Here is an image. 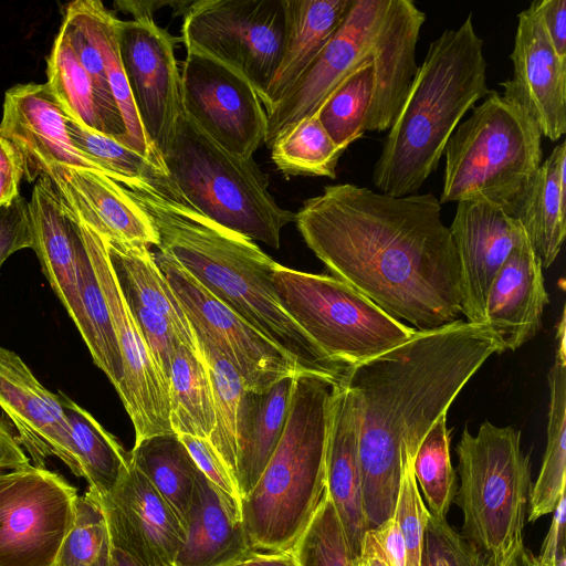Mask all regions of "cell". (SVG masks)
Instances as JSON below:
<instances>
[{
    "instance_id": "cell-1",
    "label": "cell",
    "mask_w": 566,
    "mask_h": 566,
    "mask_svg": "<svg viewBox=\"0 0 566 566\" xmlns=\"http://www.w3.org/2000/svg\"><path fill=\"white\" fill-rule=\"evenodd\" d=\"M442 205L431 192L395 197L326 186L294 213L307 247L343 282L416 331L460 319V272Z\"/></svg>"
},
{
    "instance_id": "cell-2",
    "label": "cell",
    "mask_w": 566,
    "mask_h": 566,
    "mask_svg": "<svg viewBox=\"0 0 566 566\" xmlns=\"http://www.w3.org/2000/svg\"><path fill=\"white\" fill-rule=\"evenodd\" d=\"M505 350L485 324L458 319L344 373L358 421L367 531L394 516L401 475L436 421L493 354Z\"/></svg>"
},
{
    "instance_id": "cell-3",
    "label": "cell",
    "mask_w": 566,
    "mask_h": 566,
    "mask_svg": "<svg viewBox=\"0 0 566 566\" xmlns=\"http://www.w3.org/2000/svg\"><path fill=\"white\" fill-rule=\"evenodd\" d=\"M127 190L151 220L160 252L172 258L214 297L291 356L303 371L333 382L342 381L344 374L323 358L282 306L272 281L276 262L254 241L217 224L185 203L158 195L148 186Z\"/></svg>"
},
{
    "instance_id": "cell-4",
    "label": "cell",
    "mask_w": 566,
    "mask_h": 566,
    "mask_svg": "<svg viewBox=\"0 0 566 566\" xmlns=\"http://www.w3.org/2000/svg\"><path fill=\"white\" fill-rule=\"evenodd\" d=\"M486 69L471 13L430 43L375 164L371 181L379 192L417 193L462 117L489 93Z\"/></svg>"
},
{
    "instance_id": "cell-5",
    "label": "cell",
    "mask_w": 566,
    "mask_h": 566,
    "mask_svg": "<svg viewBox=\"0 0 566 566\" xmlns=\"http://www.w3.org/2000/svg\"><path fill=\"white\" fill-rule=\"evenodd\" d=\"M336 384L312 373L294 379L279 444L253 489L241 499L242 522L254 552L291 551L322 501Z\"/></svg>"
},
{
    "instance_id": "cell-6",
    "label": "cell",
    "mask_w": 566,
    "mask_h": 566,
    "mask_svg": "<svg viewBox=\"0 0 566 566\" xmlns=\"http://www.w3.org/2000/svg\"><path fill=\"white\" fill-rule=\"evenodd\" d=\"M542 137L517 102L489 91L446 145L441 205L486 201L516 218L543 163Z\"/></svg>"
},
{
    "instance_id": "cell-7",
    "label": "cell",
    "mask_w": 566,
    "mask_h": 566,
    "mask_svg": "<svg viewBox=\"0 0 566 566\" xmlns=\"http://www.w3.org/2000/svg\"><path fill=\"white\" fill-rule=\"evenodd\" d=\"M161 158L185 205L252 241L280 248L294 213L276 203L253 157L229 153L182 112Z\"/></svg>"
},
{
    "instance_id": "cell-8",
    "label": "cell",
    "mask_w": 566,
    "mask_h": 566,
    "mask_svg": "<svg viewBox=\"0 0 566 566\" xmlns=\"http://www.w3.org/2000/svg\"><path fill=\"white\" fill-rule=\"evenodd\" d=\"M455 452L460 486L453 501L463 514L461 534L496 558L523 541L532 481L521 431L485 420L475 436L463 430Z\"/></svg>"
},
{
    "instance_id": "cell-9",
    "label": "cell",
    "mask_w": 566,
    "mask_h": 566,
    "mask_svg": "<svg viewBox=\"0 0 566 566\" xmlns=\"http://www.w3.org/2000/svg\"><path fill=\"white\" fill-rule=\"evenodd\" d=\"M272 281L284 310L342 374L417 333L337 277L276 263Z\"/></svg>"
},
{
    "instance_id": "cell-10",
    "label": "cell",
    "mask_w": 566,
    "mask_h": 566,
    "mask_svg": "<svg viewBox=\"0 0 566 566\" xmlns=\"http://www.w3.org/2000/svg\"><path fill=\"white\" fill-rule=\"evenodd\" d=\"M284 34V0H199L182 23L187 51L238 71L260 99L280 63Z\"/></svg>"
},
{
    "instance_id": "cell-11",
    "label": "cell",
    "mask_w": 566,
    "mask_h": 566,
    "mask_svg": "<svg viewBox=\"0 0 566 566\" xmlns=\"http://www.w3.org/2000/svg\"><path fill=\"white\" fill-rule=\"evenodd\" d=\"M77 490L45 468L0 474V566H53L74 518Z\"/></svg>"
},
{
    "instance_id": "cell-12",
    "label": "cell",
    "mask_w": 566,
    "mask_h": 566,
    "mask_svg": "<svg viewBox=\"0 0 566 566\" xmlns=\"http://www.w3.org/2000/svg\"><path fill=\"white\" fill-rule=\"evenodd\" d=\"M114 4L134 17L119 23L120 59L144 130L161 156L184 112L174 41L154 21L151 2Z\"/></svg>"
},
{
    "instance_id": "cell-13",
    "label": "cell",
    "mask_w": 566,
    "mask_h": 566,
    "mask_svg": "<svg viewBox=\"0 0 566 566\" xmlns=\"http://www.w3.org/2000/svg\"><path fill=\"white\" fill-rule=\"evenodd\" d=\"M181 96L186 115L229 153L252 158L264 143L265 109L252 84L232 67L187 51Z\"/></svg>"
},
{
    "instance_id": "cell-14",
    "label": "cell",
    "mask_w": 566,
    "mask_h": 566,
    "mask_svg": "<svg viewBox=\"0 0 566 566\" xmlns=\"http://www.w3.org/2000/svg\"><path fill=\"white\" fill-rule=\"evenodd\" d=\"M191 326L199 327L234 366L247 390L262 391L303 371L297 363L207 291L169 255L154 253Z\"/></svg>"
},
{
    "instance_id": "cell-15",
    "label": "cell",
    "mask_w": 566,
    "mask_h": 566,
    "mask_svg": "<svg viewBox=\"0 0 566 566\" xmlns=\"http://www.w3.org/2000/svg\"><path fill=\"white\" fill-rule=\"evenodd\" d=\"M78 222L117 338L124 368L117 394L134 426L135 443L153 436L171 433L168 381L157 368L127 307L104 239L82 221Z\"/></svg>"
},
{
    "instance_id": "cell-16",
    "label": "cell",
    "mask_w": 566,
    "mask_h": 566,
    "mask_svg": "<svg viewBox=\"0 0 566 566\" xmlns=\"http://www.w3.org/2000/svg\"><path fill=\"white\" fill-rule=\"evenodd\" d=\"M387 0H353L338 29L291 90L265 109V145L315 115L332 91L371 57L375 34Z\"/></svg>"
},
{
    "instance_id": "cell-17",
    "label": "cell",
    "mask_w": 566,
    "mask_h": 566,
    "mask_svg": "<svg viewBox=\"0 0 566 566\" xmlns=\"http://www.w3.org/2000/svg\"><path fill=\"white\" fill-rule=\"evenodd\" d=\"M449 230L459 261L462 314L482 324L494 276L527 235L515 217L479 200L459 201Z\"/></svg>"
},
{
    "instance_id": "cell-18",
    "label": "cell",
    "mask_w": 566,
    "mask_h": 566,
    "mask_svg": "<svg viewBox=\"0 0 566 566\" xmlns=\"http://www.w3.org/2000/svg\"><path fill=\"white\" fill-rule=\"evenodd\" d=\"M95 497L105 514L114 546L144 566H172L185 539V528L132 461L115 488Z\"/></svg>"
},
{
    "instance_id": "cell-19",
    "label": "cell",
    "mask_w": 566,
    "mask_h": 566,
    "mask_svg": "<svg viewBox=\"0 0 566 566\" xmlns=\"http://www.w3.org/2000/svg\"><path fill=\"white\" fill-rule=\"evenodd\" d=\"M513 76L500 83L503 96L517 102L542 136L557 142L566 133V60L556 53L535 1L517 15Z\"/></svg>"
},
{
    "instance_id": "cell-20",
    "label": "cell",
    "mask_w": 566,
    "mask_h": 566,
    "mask_svg": "<svg viewBox=\"0 0 566 566\" xmlns=\"http://www.w3.org/2000/svg\"><path fill=\"white\" fill-rule=\"evenodd\" d=\"M66 117L48 83L18 84L6 92L0 129L20 153L28 181L55 165L103 174L73 145Z\"/></svg>"
},
{
    "instance_id": "cell-21",
    "label": "cell",
    "mask_w": 566,
    "mask_h": 566,
    "mask_svg": "<svg viewBox=\"0 0 566 566\" xmlns=\"http://www.w3.org/2000/svg\"><path fill=\"white\" fill-rule=\"evenodd\" d=\"M0 408L18 432L17 440L45 468L56 457L80 478L70 424L57 394L48 390L22 358L0 345Z\"/></svg>"
},
{
    "instance_id": "cell-22",
    "label": "cell",
    "mask_w": 566,
    "mask_h": 566,
    "mask_svg": "<svg viewBox=\"0 0 566 566\" xmlns=\"http://www.w3.org/2000/svg\"><path fill=\"white\" fill-rule=\"evenodd\" d=\"M36 253L46 276L71 319L88 346L90 327L81 301L77 245L81 241L80 222L73 210L56 191L48 175L35 180L29 201Z\"/></svg>"
},
{
    "instance_id": "cell-23",
    "label": "cell",
    "mask_w": 566,
    "mask_h": 566,
    "mask_svg": "<svg viewBox=\"0 0 566 566\" xmlns=\"http://www.w3.org/2000/svg\"><path fill=\"white\" fill-rule=\"evenodd\" d=\"M426 13L411 0H387L373 43L374 93L366 132L387 130L418 71L416 48Z\"/></svg>"
},
{
    "instance_id": "cell-24",
    "label": "cell",
    "mask_w": 566,
    "mask_h": 566,
    "mask_svg": "<svg viewBox=\"0 0 566 566\" xmlns=\"http://www.w3.org/2000/svg\"><path fill=\"white\" fill-rule=\"evenodd\" d=\"M48 176L77 219L103 239L158 247L151 220L123 185L101 172L60 165Z\"/></svg>"
},
{
    "instance_id": "cell-25",
    "label": "cell",
    "mask_w": 566,
    "mask_h": 566,
    "mask_svg": "<svg viewBox=\"0 0 566 566\" xmlns=\"http://www.w3.org/2000/svg\"><path fill=\"white\" fill-rule=\"evenodd\" d=\"M548 302L542 262L526 238L512 250L491 283L484 323L505 350H516L537 334Z\"/></svg>"
},
{
    "instance_id": "cell-26",
    "label": "cell",
    "mask_w": 566,
    "mask_h": 566,
    "mask_svg": "<svg viewBox=\"0 0 566 566\" xmlns=\"http://www.w3.org/2000/svg\"><path fill=\"white\" fill-rule=\"evenodd\" d=\"M252 552L241 504L199 471L185 539L172 566H234Z\"/></svg>"
},
{
    "instance_id": "cell-27",
    "label": "cell",
    "mask_w": 566,
    "mask_h": 566,
    "mask_svg": "<svg viewBox=\"0 0 566 566\" xmlns=\"http://www.w3.org/2000/svg\"><path fill=\"white\" fill-rule=\"evenodd\" d=\"M326 491L337 511L356 558L367 532L358 458V421L352 391L342 381L333 387L326 452Z\"/></svg>"
},
{
    "instance_id": "cell-28",
    "label": "cell",
    "mask_w": 566,
    "mask_h": 566,
    "mask_svg": "<svg viewBox=\"0 0 566 566\" xmlns=\"http://www.w3.org/2000/svg\"><path fill=\"white\" fill-rule=\"evenodd\" d=\"M353 0H284L285 34L277 69L261 103L264 109L291 90L340 25Z\"/></svg>"
},
{
    "instance_id": "cell-29",
    "label": "cell",
    "mask_w": 566,
    "mask_h": 566,
    "mask_svg": "<svg viewBox=\"0 0 566 566\" xmlns=\"http://www.w3.org/2000/svg\"><path fill=\"white\" fill-rule=\"evenodd\" d=\"M295 377L281 378L262 391H243L237 431V484L241 499L253 489L279 444Z\"/></svg>"
},
{
    "instance_id": "cell-30",
    "label": "cell",
    "mask_w": 566,
    "mask_h": 566,
    "mask_svg": "<svg viewBox=\"0 0 566 566\" xmlns=\"http://www.w3.org/2000/svg\"><path fill=\"white\" fill-rule=\"evenodd\" d=\"M104 242L124 300L136 302L164 317L181 344L199 352L191 325L149 247L105 239Z\"/></svg>"
},
{
    "instance_id": "cell-31",
    "label": "cell",
    "mask_w": 566,
    "mask_h": 566,
    "mask_svg": "<svg viewBox=\"0 0 566 566\" xmlns=\"http://www.w3.org/2000/svg\"><path fill=\"white\" fill-rule=\"evenodd\" d=\"M516 219L542 262L548 268L566 235V143L554 147L541 164Z\"/></svg>"
},
{
    "instance_id": "cell-32",
    "label": "cell",
    "mask_w": 566,
    "mask_h": 566,
    "mask_svg": "<svg viewBox=\"0 0 566 566\" xmlns=\"http://www.w3.org/2000/svg\"><path fill=\"white\" fill-rule=\"evenodd\" d=\"M566 319L565 308L556 331L555 359L548 373L547 442L537 480L528 496V522L553 513L566 485Z\"/></svg>"
},
{
    "instance_id": "cell-33",
    "label": "cell",
    "mask_w": 566,
    "mask_h": 566,
    "mask_svg": "<svg viewBox=\"0 0 566 566\" xmlns=\"http://www.w3.org/2000/svg\"><path fill=\"white\" fill-rule=\"evenodd\" d=\"M129 455L185 528L199 469L179 436L171 432L143 439Z\"/></svg>"
},
{
    "instance_id": "cell-34",
    "label": "cell",
    "mask_w": 566,
    "mask_h": 566,
    "mask_svg": "<svg viewBox=\"0 0 566 566\" xmlns=\"http://www.w3.org/2000/svg\"><path fill=\"white\" fill-rule=\"evenodd\" d=\"M57 395L70 424L80 478L86 480L88 491L105 495L127 470L129 452L87 410L64 392Z\"/></svg>"
},
{
    "instance_id": "cell-35",
    "label": "cell",
    "mask_w": 566,
    "mask_h": 566,
    "mask_svg": "<svg viewBox=\"0 0 566 566\" xmlns=\"http://www.w3.org/2000/svg\"><path fill=\"white\" fill-rule=\"evenodd\" d=\"M169 418L175 433L208 439L214 428L210 377L200 352L179 344L168 378Z\"/></svg>"
},
{
    "instance_id": "cell-36",
    "label": "cell",
    "mask_w": 566,
    "mask_h": 566,
    "mask_svg": "<svg viewBox=\"0 0 566 566\" xmlns=\"http://www.w3.org/2000/svg\"><path fill=\"white\" fill-rule=\"evenodd\" d=\"M83 1L94 36L103 56L112 95L125 126V137L122 144L165 168L160 154L150 143L144 130L124 71L118 43L120 20L105 8L101 1Z\"/></svg>"
},
{
    "instance_id": "cell-37",
    "label": "cell",
    "mask_w": 566,
    "mask_h": 566,
    "mask_svg": "<svg viewBox=\"0 0 566 566\" xmlns=\"http://www.w3.org/2000/svg\"><path fill=\"white\" fill-rule=\"evenodd\" d=\"M191 328L205 360L213 395L216 423L208 440L237 482L238 416L244 384L211 337L199 327Z\"/></svg>"
},
{
    "instance_id": "cell-38",
    "label": "cell",
    "mask_w": 566,
    "mask_h": 566,
    "mask_svg": "<svg viewBox=\"0 0 566 566\" xmlns=\"http://www.w3.org/2000/svg\"><path fill=\"white\" fill-rule=\"evenodd\" d=\"M46 62V83L64 112L87 128L111 136L94 84L61 31Z\"/></svg>"
},
{
    "instance_id": "cell-39",
    "label": "cell",
    "mask_w": 566,
    "mask_h": 566,
    "mask_svg": "<svg viewBox=\"0 0 566 566\" xmlns=\"http://www.w3.org/2000/svg\"><path fill=\"white\" fill-rule=\"evenodd\" d=\"M271 158L285 176L336 178L344 153L332 140L317 115L307 117L282 134L270 147Z\"/></svg>"
},
{
    "instance_id": "cell-40",
    "label": "cell",
    "mask_w": 566,
    "mask_h": 566,
    "mask_svg": "<svg viewBox=\"0 0 566 566\" xmlns=\"http://www.w3.org/2000/svg\"><path fill=\"white\" fill-rule=\"evenodd\" d=\"M374 93L373 57L349 73L327 96L316 115L343 151L366 132Z\"/></svg>"
},
{
    "instance_id": "cell-41",
    "label": "cell",
    "mask_w": 566,
    "mask_h": 566,
    "mask_svg": "<svg viewBox=\"0 0 566 566\" xmlns=\"http://www.w3.org/2000/svg\"><path fill=\"white\" fill-rule=\"evenodd\" d=\"M77 271L81 301L90 327L91 340L87 348L95 365L104 371L117 391L124 378L122 356L109 311L82 233L77 245Z\"/></svg>"
},
{
    "instance_id": "cell-42",
    "label": "cell",
    "mask_w": 566,
    "mask_h": 566,
    "mask_svg": "<svg viewBox=\"0 0 566 566\" xmlns=\"http://www.w3.org/2000/svg\"><path fill=\"white\" fill-rule=\"evenodd\" d=\"M413 472L429 513L446 518L457 492L447 415L436 421L421 441L413 461Z\"/></svg>"
},
{
    "instance_id": "cell-43",
    "label": "cell",
    "mask_w": 566,
    "mask_h": 566,
    "mask_svg": "<svg viewBox=\"0 0 566 566\" xmlns=\"http://www.w3.org/2000/svg\"><path fill=\"white\" fill-rule=\"evenodd\" d=\"M112 547L105 514L87 490L75 500L73 523L53 566H111Z\"/></svg>"
},
{
    "instance_id": "cell-44",
    "label": "cell",
    "mask_w": 566,
    "mask_h": 566,
    "mask_svg": "<svg viewBox=\"0 0 566 566\" xmlns=\"http://www.w3.org/2000/svg\"><path fill=\"white\" fill-rule=\"evenodd\" d=\"M291 552L300 566H355V557L327 491Z\"/></svg>"
},
{
    "instance_id": "cell-45",
    "label": "cell",
    "mask_w": 566,
    "mask_h": 566,
    "mask_svg": "<svg viewBox=\"0 0 566 566\" xmlns=\"http://www.w3.org/2000/svg\"><path fill=\"white\" fill-rule=\"evenodd\" d=\"M421 566H492V562L446 518L430 515L424 532Z\"/></svg>"
},
{
    "instance_id": "cell-46",
    "label": "cell",
    "mask_w": 566,
    "mask_h": 566,
    "mask_svg": "<svg viewBox=\"0 0 566 566\" xmlns=\"http://www.w3.org/2000/svg\"><path fill=\"white\" fill-rule=\"evenodd\" d=\"M430 515L416 481L413 462H409L402 471L394 513L406 546V566H421L424 532Z\"/></svg>"
},
{
    "instance_id": "cell-47",
    "label": "cell",
    "mask_w": 566,
    "mask_h": 566,
    "mask_svg": "<svg viewBox=\"0 0 566 566\" xmlns=\"http://www.w3.org/2000/svg\"><path fill=\"white\" fill-rule=\"evenodd\" d=\"M125 302L157 368L168 381L174 354L181 344L178 336L160 315L136 302Z\"/></svg>"
},
{
    "instance_id": "cell-48",
    "label": "cell",
    "mask_w": 566,
    "mask_h": 566,
    "mask_svg": "<svg viewBox=\"0 0 566 566\" xmlns=\"http://www.w3.org/2000/svg\"><path fill=\"white\" fill-rule=\"evenodd\" d=\"M32 247L29 201L19 195L11 201L0 205V272L10 255Z\"/></svg>"
},
{
    "instance_id": "cell-49",
    "label": "cell",
    "mask_w": 566,
    "mask_h": 566,
    "mask_svg": "<svg viewBox=\"0 0 566 566\" xmlns=\"http://www.w3.org/2000/svg\"><path fill=\"white\" fill-rule=\"evenodd\" d=\"M199 471L219 490L241 504L238 484L208 439L180 434Z\"/></svg>"
},
{
    "instance_id": "cell-50",
    "label": "cell",
    "mask_w": 566,
    "mask_h": 566,
    "mask_svg": "<svg viewBox=\"0 0 566 566\" xmlns=\"http://www.w3.org/2000/svg\"><path fill=\"white\" fill-rule=\"evenodd\" d=\"M22 177H24L22 157L0 129V205L19 196Z\"/></svg>"
},
{
    "instance_id": "cell-51",
    "label": "cell",
    "mask_w": 566,
    "mask_h": 566,
    "mask_svg": "<svg viewBox=\"0 0 566 566\" xmlns=\"http://www.w3.org/2000/svg\"><path fill=\"white\" fill-rule=\"evenodd\" d=\"M535 4L556 53L566 60V1L536 0Z\"/></svg>"
},
{
    "instance_id": "cell-52",
    "label": "cell",
    "mask_w": 566,
    "mask_h": 566,
    "mask_svg": "<svg viewBox=\"0 0 566 566\" xmlns=\"http://www.w3.org/2000/svg\"><path fill=\"white\" fill-rule=\"evenodd\" d=\"M565 515L566 502L563 495L554 511L549 530L537 556L541 566H559L565 563Z\"/></svg>"
},
{
    "instance_id": "cell-53",
    "label": "cell",
    "mask_w": 566,
    "mask_h": 566,
    "mask_svg": "<svg viewBox=\"0 0 566 566\" xmlns=\"http://www.w3.org/2000/svg\"><path fill=\"white\" fill-rule=\"evenodd\" d=\"M373 532L389 566H406V546L396 518H388Z\"/></svg>"
},
{
    "instance_id": "cell-54",
    "label": "cell",
    "mask_w": 566,
    "mask_h": 566,
    "mask_svg": "<svg viewBox=\"0 0 566 566\" xmlns=\"http://www.w3.org/2000/svg\"><path fill=\"white\" fill-rule=\"evenodd\" d=\"M30 458L0 417V474L29 467Z\"/></svg>"
},
{
    "instance_id": "cell-55",
    "label": "cell",
    "mask_w": 566,
    "mask_h": 566,
    "mask_svg": "<svg viewBox=\"0 0 566 566\" xmlns=\"http://www.w3.org/2000/svg\"><path fill=\"white\" fill-rule=\"evenodd\" d=\"M355 566H389L373 531L365 533L360 551L355 558Z\"/></svg>"
},
{
    "instance_id": "cell-56",
    "label": "cell",
    "mask_w": 566,
    "mask_h": 566,
    "mask_svg": "<svg viewBox=\"0 0 566 566\" xmlns=\"http://www.w3.org/2000/svg\"><path fill=\"white\" fill-rule=\"evenodd\" d=\"M239 566H300L291 551L252 552Z\"/></svg>"
},
{
    "instance_id": "cell-57",
    "label": "cell",
    "mask_w": 566,
    "mask_h": 566,
    "mask_svg": "<svg viewBox=\"0 0 566 566\" xmlns=\"http://www.w3.org/2000/svg\"><path fill=\"white\" fill-rule=\"evenodd\" d=\"M492 566H541L537 556L528 549L524 542L511 547L505 554L491 558Z\"/></svg>"
},
{
    "instance_id": "cell-58",
    "label": "cell",
    "mask_w": 566,
    "mask_h": 566,
    "mask_svg": "<svg viewBox=\"0 0 566 566\" xmlns=\"http://www.w3.org/2000/svg\"><path fill=\"white\" fill-rule=\"evenodd\" d=\"M111 566H144V565L140 564L138 560H136L127 552L113 545Z\"/></svg>"
},
{
    "instance_id": "cell-59",
    "label": "cell",
    "mask_w": 566,
    "mask_h": 566,
    "mask_svg": "<svg viewBox=\"0 0 566 566\" xmlns=\"http://www.w3.org/2000/svg\"><path fill=\"white\" fill-rule=\"evenodd\" d=\"M234 566H239V564H238V565H234Z\"/></svg>"
}]
</instances>
